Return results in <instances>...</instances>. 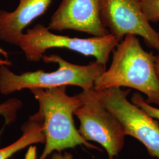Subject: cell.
<instances>
[{
	"label": "cell",
	"instance_id": "obj_15",
	"mask_svg": "<svg viewBox=\"0 0 159 159\" xmlns=\"http://www.w3.org/2000/svg\"><path fill=\"white\" fill-rule=\"evenodd\" d=\"M50 159H73V156L72 153L69 152H54L51 154Z\"/></svg>",
	"mask_w": 159,
	"mask_h": 159
},
{
	"label": "cell",
	"instance_id": "obj_4",
	"mask_svg": "<svg viewBox=\"0 0 159 159\" xmlns=\"http://www.w3.org/2000/svg\"><path fill=\"white\" fill-rule=\"evenodd\" d=\"M119 42L110 34L85 39L57 35L45 25L37 24L19 37L18 46L30 62L40 61L47 50L60 48L94 57L96 61L106 66L110 54Z\"/></svg>",
	"mask_w": 159,
	"mask_h": 159
},
{
	"label": "cell",
	"instance_id": "obj_11",
	"mask_svg": "<svg viewBox=\"0 0 159 159\" xmlns=\"http://www.w3.org/2000/svg\"><path fill=\"white\" fill-rule=\"evenodd\" d=\"M23 102L17 98H11L0 104V116H2L6 125L14 123L17 117V112L22 107Z\"/></svg>",
	"mask_w": 159,
	"mask_h": 159
},
{
	"label": "cell",
	"instance_id": "obj_10",
	"mask_svg": "<svg viewBox=\"0 0 159 159\" xmlns=\"http://www.w3.org/2000/svg\"><path fill=\"white\" fill-rule=\"evenodd\" d=\"M22 135L15 142L0 148V159H9L12 156L30 145L44 144L46 137L43 131V123L39 111L31 116L21 127Z\"/></svg>",
	"mask_w": 159,
	"mask_h": 159
},
{
	"label": "cell",
	"instance_id": "obj_8",
	"mask_svg": "<svg viewBox=\"0 0 159 159\" xmlns=\"http://www.w3.org/2000/svg\"><path fill=\"white\" fill-rule=\"evenodd\" d=\"M47 27L51 31L73 30L92 37L110 34L101 19L100 0H61Z\"/></svg>",
	"mask_w": 159,
	"mask_h": 159
},
{
	"label": "cell",
	"instance_id": "obj_14",
	"mask_svg": "<svg viewBox=\"0 0 159 159\" xmlns=\"http://www.w3.org/2000/svg\"><path fill=\"white\" fill-rule=\"evenodd\" d=\"M12 66V63L8 59V54L4 49L0 47V66Z\"/></svg>",
	"mask_w": 159,
	"mask_h": 159
},
{
	"label": "cell",
	"instance_id": "obj_2",
	"mask_svg": "<svg viewBox=\"0 0 159 159\" xmlns=\"http://www.w3.org/2000/svg\"><path fill=\"white\" fill-rule=\"evenodd\" d=\"M67 86L50 89L30 90L39 104V112L42 116L45 146L39 159H46L54 152H62L79 146L100 150L84 140L75 128L73 116L80 108L83 100L80 93L70 96Z\"/></svg>",
	"mask_w": 159,
	"mask_h": 159
},
{
	"label": "cell",
	"instance_id": "obj_5",
	"mask_svg": "<svg viewBox=\"0 0 159 159\" xmlns=\"http://www.w3.org/2000/svg\"><path fill=\"white\" fill-rule=\"evenodd\" d=\"M81 106L74 113L79 120V132L87 142H94L104 148L108 159L117 157L125 146V130L116 116L95 95L93 89L80 93Z\"/></svg>",
	"mask_w": 159,
	"mask_h": 159
},
{
	"label": "cell",
	"instance_id": "obj_9",
	"mask_svg": "<svg viewBox=\"0 0 159 159\" xmlns=\"http://www.w3.org/2000/svg\"><path fill=\"white\" fill-rule=\"evenodd\" d=\"M52 0H20L12 12L0 10V39L18 46L23 30L35 19L44 14Z\"/></svg>",
	"mask_w": 159,
	"mask_h": 159
},
{
	"label": "cell",
	"instance_id": "obj_6",
	"mask_svg": "<svg viewBox=\"0 0 159 159\" xmlns=\"http://www.w3.org/2000/svg\"><path fill=\"white\" fill-rule=\"evenodd\" d=\"M93 90L97 98L119 120L125 128L126 136L135 138L146 148L151 157L159 159L158 120L128 100L131 89Z\"/></svg>",
	"mask_w": 159,
	"mask_h": 159
},
{
	"label": "cell",
	"instance_id": "obj_13",
	"mask_svg": "<svg viewBox=\"0 0 159 159\" xmlns=\"http://www.w3.org/2000/svg\"><path fill=\"white\" fill-rule=\"evenodd\" d=\"M131 102L143 109L154 119L159 120V107L148 104L140 93H134L131 98Z\"/></svg>",
	"mask_w": 159,
	"mask_h": 159
},
{
	"label": "cell",
	"instance_id": "obj_1",
	"mask_svg": "<svg viewBox=\"0 0 159 159\" xmlns=\"http://www.w3.org/2000/svg\"><path fill=\"white\" fill-rule=\"evenodd\" d=\"M110 66L94 82L93 89L128 87L143 93L146 101L159 107V80L155 55L144 50L136 35H128L112 52Z\"/></svg>",
	"mask_w": 159,
	"mask_h": 159
},
{
	"label": "cell",
	"instance_id": "obj_16",
	"mask_svg": "<svg viewBox=\"0 0 159 159\" xmlns=\"http://www.w3.org/2000/svg\"><path fill=\"white\" fill-rule=\"evenodd\" d=\"M155 68L157 78L159 80V54L155 55Z\"/></svg>",
	"mask_w": 159,
	"mask_h": 159
},
{
	"label": "cell",
	"instance_id": "obj_7",
	"mask_svg": "<svg viewBox=\"0 0 159 159\" xmlns=\"http://www.w3.org/2000/svg\"><path fill=\"white\" fill-rule=\"evenodd\" d=\"M100 16L109 33L119 41L128 35L140 36L159 52V33L145 16L141 0H100Z\"/></svg>",
	"mask_w": 159,
	"mask_h": 159
},
{
	"label": "cell",
	"instance_id": "obj_3",
	"mask_svg": "<svg viewBox=\"0 0 159 159\" xmlns=\"http://www.w3.org/2000/svg\"><path fill=\"white\" fill-rule=\"evenodd\" d=\"M46 63H56L57 70L46 72L43 70L21 74L12 72L6 66H0V93L9 95L24 89H43L75 85L82 90L92 89L94 82L106 71V66L96 61L87 65L70 63L58 55H44Z\"/></svg>",
	"mask_w": 159,
	"mask_h": 159
},
{
	"label": "cell",
	"instance_id": "obj_12",
	"mask_svg": "<svg viewBox=\"0 0 159 159\" xmlns=\"http://www.w3.org/2000/svg\"><path fill=\"white\" fill-rule=\"evenodd\" d=\"M142 10L150 23L159 21V0H141Z\"/></svg>",
	"mask_w": 159,
	"mask_h": 159
}]
</instances>
